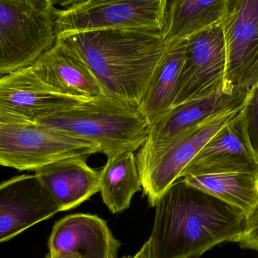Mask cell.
<instances>
[{
    "label": "cell",
    "mask_w": 258,
    "mask_h": 258,
    "mask_svg": "<svg viewBox=\"0 0 258 258\" xmlns=\"http://www.w3.org/2000/svg\"><path fill=\"white\" fill-rule=\"evenodd\" d=\"M151 236L153 258H200L226 242H237L245 214L180 178L156 202Z\"/></svg>",
    "instance_id": "obj_1"
},
{
    "label": "cell",
    "mask_w": 258,
    "mask_h": 258,
    "mask_svg": "<svg viewBox=\"0 0 258 258\" xmlns=\"http://www.w3.org/2000/svg\"><path fill=\"white\" fill-rule=\"evenodd\" d=\"M85 60L104 93L139 104L167 49L162 30L107 29L57 35Z\"/></svg>",
    "instance_id": "obj_2"
},
{
    "label": "cell",
    "mask_w": 258,
    "mask_h": 258,
    "mask_svg": "<svg viewBox=\"0 0 258 258\" xmlns=\"http://www.w3.org/2000/svg\"><path fill=\"white\" fill-rule=\"evenodd\" d=\"M36 123L92 143L107 158L139 150L150 128L138 104L106 93L61 109Z\"/></svg>",
    "instance_id": "obj_3"
},
{
    "label": "cell",
    "mask_w": 258,
    "mask_h": 258,
    "mask_svg": "<svg viewBox=\"0 0 258 258\" xmlns=\"http://www.w3.org/2000/svg\"><path fill=\"white\" fill-rule=\"evenodd\" d=\"M50 0H0V76L31 66L56 41Z\"/></svg>",
    "instance_id": "obj_4"
},
{
    "label": "cell",
    "mask_w": 258,
    "mask_h": 258,
    "mask_svg": "<svg viewBox=\"0 0 258 258\" xmlns=\"http://www.w3.org/2000/svg\"><path fill=\"white\" fill-rule=\"evenodd\" d=\"M100 153L95 144L36 122L0 124V165L36 171L73 156Z\"/></svg>",
    "instance_id": "obj_5"
},
{
    "label": "cell",
    "mask_w": 258,
    "mask_h": 258,
    "mask_svg": "<svg viewBox=\"0 0 258 258\" xmlns=\"http://www.w3.org/2000/svg\"><path fill=\"white\" fill-rule=\"evenodd\" d=\"M246 100L183 134L138 168L143 191L150 206L154 207L161 196L180 178L183 170L215 135L240 116Z\"/></svg>",
    "instance_id": "obj_6"
},
{
    "label": "cell",
    "mask_w": 258,
    "mask_h": 258,
    "mask_svg": "<svg viewBox=\"0 0 258 258\" xmlns=\"http://www.w3.org/2000/svg\"><path fill=\"white\" fill-rule=\"evenodd\" d=\"M168 0H107L73 9H57L56 36L107 29L162 30Z\"/></svg>",
    "instance_id": "obj_7"
},
{
    "label": "cell",
    "mask_w": 258,
    "mask_h": 258,
    "mask_svg": "<svg viewBox=\"0 0 258 258\" xmlns=\"http://www.w3.org/2000/svg\"><path fill=\"white\" fill-rule=\"evenodd\" d=\"M221 24L227 47L225 88L248 95L258 83V0H227Z\"/></svg>",
    "instance_id": "obj_8"
},
{
    "label": "cell",
    "mask_w": 258,
    "mask_h": 258,
    "mask_svg": "<svg viewBox=\"0 0 258 258\" xmlns=\"http://www.w3.org/2000/svg\"><path fill=\"white\" fill-rule=\"evenodd\" d=\"M227 66V47L221 24L186 39L174 106L225 87Z\"/></svg>",
    "instance_id": "obj_9"
},
{
    "label": "cell",
    "mask_w": 258,
    "mask_h": 258,
    "mask_svg": "<svg viewBox=\"0 0 258 258\" xmlns=\"http://www.w3.org/2000/svg\"><path fill=\"white\" fill-rule=\"evenodd\" d=\"M83 101L54 92L31 66L0 77V124L36 122Z\"/></svg>",
    "instance_id": "obj_10"
},
{
    "label": "cell",
    "mask_w": 258,
    "mask_h": 258,
    "mask_svg": "<svg viewBox=\"0 0 258 258\" xmlns=\"http://www.w3.org/2000/svg\"><path fill=\"white\" fill-rule=\"evenodd\" d=\"M248 95L225 87L174 106L150 125L148 136L136 156L138 168L174 140L217 115L243 104Z\"/></svg>",
    "instance_id": "obj_11"
},
{
    "label": "cell",
    "mask_w": 258,
    "mask_h": 258,
    "mask_svg": "<svg viewBox=\"0 0 258 258\" xmlns=\"http://www.w3.org/2000/svg\"><path fill=\"white\" fill-rule=\"evenodd\" d=\"M60 212L36 174L0 183V243Z\"/></svg>",
    "instance_id": "obj_12"
},
{
    "label": "cell",
    "mask_w": 258,
    "mask_h": 258,
    "mask_svg": "<svg viewBox=\"0 0 258 258\" xmlns=\"http://www.w3.org/2000/svg\"><path fill=\"white\" fill-rule=\"evenodd\" d=\"M31 67L39 80L57 93L84 101L104 93L81 56L60 39H56Z\"/></svg>",
    "instance_id": "obj_13"
},
{
    "label": "cell",
    "mask_w": 258,
    "mask_h": 258,
    "mask_svg": "<svg viewBox=\"0 0 258 258\" xmlns=\"http://www.w3.org/2000/svg\"><path fill=\"white\" fill-rule=\"evenodd\" d=\"M48 245L49 252L78 258H117L120 243L99 217L75 214L55 223Z\"/></svg>",
    "instance_id": "obj_14"
},
{
    "label": "cell",
    "mask_w": 258,
    "mask_h": 258,
    "mask_svg": "<svg viewBox=\"0 0 258 258\" xmlns=\"http://www.w3.org/2000/svg\"><path fill=\"white\" fill-rule=\"evenodd\" d=\"M87 158H64L34 171L60 212L77 207L101 190L100 171L88 165Z\"/></svg>",
    "instance_id": "obj_15"
},
{
    "label": "cell",
    "mask_w": 258,
    "mask_h": 258,
    "mask_svg": "<svg viewBox=\"0 0 258 258\" xmlns=\"http://www.w3.org/2000/svg\"><path fill=\"white\" fill-rule=\"evenodd\" d=\"M183 181L227 204L245 215L258 205V165L227 167L182 177Z\"/></svg>",
    "instance_id": "obj_16"
},
{
    "label": "cell",
    "mask_w": 258,
    "mask_h": 258,
    "mask_svg": "<svg viewBox=\"0 0 258 258\" xmlns=\"http://www.w3.org/2000/svg\"><path fill=\"white\" fill-rule=\"evenodd\" d=\"M242 113L206 144L183 170L180 178L217 168L258 165L245 136Z\"/></svg>",
    "instance_id": "obj_17"
},
{
    "label": "cell",
    "mask_w": 258,
    "mask_h": 258,
    "mask_svg": "<svg viewBox=\"0 0 258 258\" xmlns=\"http://www.w3.org/2000/svg\"><path fill=\"white\" fill-rule=\"evenodd\" d=\"M227 0H168L162 33L167 46L221 24Z\"/></svg>",
    "instance_id": "obj_18"
},
{
    "label": "cell",
    "mask_w": 258,
    "mask_h": 258,
    "mask_svg": "<svg viewBox=\"0 0 258 258\" xmlns=\"http://www.w3.org/2000/svg\"><path fill=\"white\" fill-rule=\"evenodd\" d=\"M186 45V39H184L167 46L138 104L150 125L157 122L174 106Z\"/></svg>",
    "instance_id": "obj_19"
},
{
    "label": "cell",
    "mask_w": 258,
    "mask_h": 258,
    "mask_svg": "<svg viewBox=\"0 0 258 258\" xmlns=\"http://www.w3.org/2000/svg\"><path fill=\"white\" fill-rule=\"evenodd\" d=\"M103 202L113 214L130 207L132 197L142 188L134 152H125L107 158L100 171Z\"/></svg>",
    "instance_id": "obj_20"
},
{
    "label": "cell",
    "mask_w": 258,
    "mask_h": 258,
    "mask_svg": "<svg viewBox=\"0 0 258 258\" xmlns=\"http://www.w3.org/2000/svg\"><path fill=\"white\" fill-rule=\"evenodd\" d=\"M242 122L250 148L258 165V83L248 93L242 113Z\"/></svg>",
    "instance_id": "obj_21"
},
{
    "label": "cell",
    "mask_w": 258,
    "mask_h": 258,
    "mask_svg": "<svg viewBox=\"0 0 258 258\" xmlns=\"http://www.w3.org/2000/svg\"><path fill=\"white\" fill-rule=\"evenodd\" d=\"M237 242L242 248L258 251V205L245 215L243 233Z\"/></svg>",
    "instance_id": "obj_22"
},
{
    "label": "cell",
    "mask_w": 258,
    "mask_h": 258,
    "mask_svg": "<svg viewBox=\"0 0 258 258\" xmlns=\"http://www.w3.org/2000/svg\"><path fill=\"white\" fill-rule=\"evenodd\" d=\"M90 0H50L53 6H60L65 9H73L86 5Z\"/></svg>",
    "instance_id": "obj_23"
},
{
    "label": "cell",
    "mask_w": 258,
    "mask_h": 258,
    "mask_svg": "<svg viewBox=\"0 0 258 258\" xmlns=\"http://www.w3.org/2000/svg\"><path fill=\"white\" fill-rule=\"evenodd\" d=\"M124 258H153L152 255L151 244H150V239L146 241L141 249L132 257H127Z\"/></svg>",
    "instance_id": "obj_24"
},
{
    "label": "cell",
    "mask_w": 258,
    "mask_h": 258,
    "mask_svg": "<svg viewBox=\"0 0 258 258\" xmlns=\"http://www.w3.org/2000/svg\"><path fill=\"white\" fill-rule=\"evenodd\" d=\"M45 258H78L72 254H59V253H48Z\"/></svg>",
    "instance_id": "obj_25"
},
{
    "label": "cell",
    "mask_w": 258,
    "mask_h": 258,
    "mask_svg": "<svg viewBox=\"0 0 258 258\" xmlns=\"http://www.w3.org/2000/svg\"><path fill=\"white\" fill-rule=\"evenodd\" d=\"M107 1V0H90L89 3H86V5H93L96 3H102V2Z\"/></svg>",
    "instance_id": "obj_26"
}]
</instances>
